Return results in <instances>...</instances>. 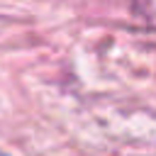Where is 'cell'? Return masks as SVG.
<instances>
[{
	"instance_id": "obj_1",
	"label": "cell",
	"mask_w": 156,
	"mask_h": 156,
	"mask_svg": "<svg viewBox=\"0 0 156 156\" xmlns=\"http://www.w3.org/2000/svg\"><path fill=\"white\" fill-rule=\"evenodd\" d=\"M0 156H7V154H2V151H0Z\"/></svg>"
}]
</instances>
